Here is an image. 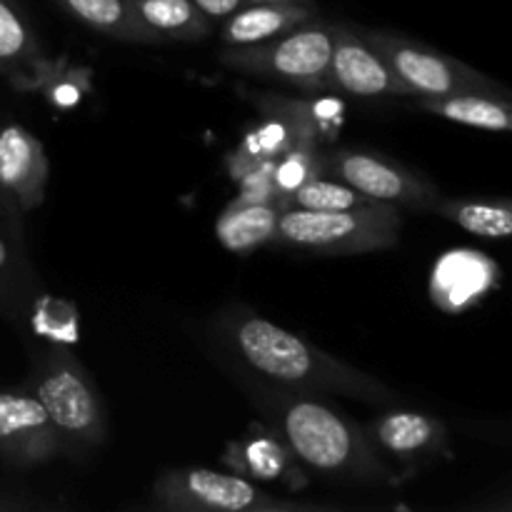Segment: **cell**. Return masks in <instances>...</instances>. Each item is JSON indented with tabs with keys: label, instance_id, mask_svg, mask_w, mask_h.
Returning a JSON list of instances; mask_svg holds the SVG:
<instances>
[{
	"label": "cell",
	"instance_id": "1",
	"mask_svg": "<svg viewBox=\"0 0 512 512\" xmlns=\"http://www.w3.org/2000/svg\"><path fill=\"white\" fill-rule=\"evenodd\" d=\"M220 348L245 370L280 390L310 395H345L370 405H395L398 395L383 380L325 353L300 335L280 328L243 305H230L215 318Z\"/></svg>",
	"mask_w": 512,
	"mask_h": 512
},
{
	"label": "cell",
	"instance_id": "2",
	"mask_svg": "<svg viewBox=\"0 0 512 512\" xmlns=\"http://www.w3.org/2000/svg\"><path fill=\"white\" fill-rule=\"evenodd\" d=\"M285 448L313 473L340 483L393 485V470L380 458L368 430L310 393L275 390L258 398Z\"/></svg>",
	"mask_w": 512,
	"mask_h": 512
},
{
	"label": "cell",
	"instance_id": "3",
	"mask_svg": "<svg viewBox=\"0 0 512 512\" xmlns=\"http://www.w3.org/2000/svg\"><path fill=\"white\" fill-rule=\"evenodd\" d=\"M33 395L43 405L65 458L88 455L108 438L100 395L75 355L58 348L45 350L35 365Z\"/></svg>",
	"mask_w": 512,
	"mask_h": 512
},
{
	"label": "cell",
	"instance_id": "4",
	"mask_svg": "<svg viewBox=\"0 0 512 512\" xmlns=\"http://www.w3.org/2000/svg\"><path fill=\"white\" fill-rule=\"evenodd\" d=\"M403 215L398 205L373 203L350 210L285 208L275 240L315 255H363L398 245Z\"/></svg>",
	"mask_w": 512,
	"mask_h": 512
},
{
	"label": "cell",
	"instance_id": "5",
	"mask_svg": "<svg viewBox=\"0 0 512 512\" xmlns=\"http://www.w3.org/2000/svg\"><path fill=\"white\" fill-rule=\"evenodd\" d=\"M148 505L163 512H318L323 503L288 500L233 473L210 468H178L158 475Z\"/></svg>",
	"mask_w": 512,
	"mask_h": 512
},
{
	"label": "cell",
	"instance_id": "6",
	"mask_svg": "<svg viewBox=\"0 0 512 512\" xmlns=\"http://www.w3.org/2000/svg\"><path fill=\"white\" fill-rule=\"evenodd\" d=\"M333 43L335 23L315 18L265 43L223 50L220 63L250 78L278 80L303 93H325Z\"/></svg>",
	"mask_w": 512,
	"mask_h": 512
},
{
	"label": "cell",
	"instance_id": "7",
	"mask_svg": "<svg viewBox=\"0 0 512 512\" xmlns=\"http://www.w3.org/2000/svg\"><path fill=\"white\" fill-rule=\"evenodd\" d=\"M360 35L410 90V98H420V95L440 98V95L455 93H488L510 98L503 85L480 70L460 63L453 55H445L390 30H360Z\"/></svg>",
	"mask_w": 512,
	"mask_h": 512
},
{
	"label": "cell",
	"instance_id": "8",
	"mask_svg": "<svg viewBox=\"0 0 512 512\" xmlns=\"http://www.w3.org/2000/svg\"><path fill=\"white\" fill-rule=\"evenodd\" d=\"M320 170L365 198L410 210H433L440 190L433 180L405 168L398 160L368 150L335 148L320 155Z\"/></svg>",
	"mask_w": 512,
	"mask_h": 512
},
{
	"label": "cell",
	"instance_id": "9",
	"mask_svg": "<svg viewBox=\"0 0 512 512\" xmlns=\"http://www.w3.org/2000/svg\"><path fill=\"white\" fill-rule=\"evenodd\" d=\"M325 88L350 98H410V90L370 48L360 30L345 23H335V43Z\"/></svg>",
	"mask_w": 512,
	"mask_h": 512
},
{
	"label": "cell",
	"instance_id": "10",
	"mask_svg": "<svg viewBox=\"0 0 512 512\" xmlns=\"http://www.w3.org/2000/svg\"><path fill=\"white\" fill-rule=\"evenodd\" d=\"M0 453L15 465H40L60 458L58 435L33 390L0 393Z\"/></svg>",
	"mask_w": 512,
	"mask_h": 512
},
{
	"label": "cell",
	"instance_id": "11",
	"mask_svg": "<svg viewBox=\"0 0 512 512\" xmlns=\"http://www.w3.org/2000/svg\"><path fill=\"white\" fill-rule=\"evenodd\" d=\"M50 163L38 135L18 123L0 130V190L18 213L38 208L48 188Z\"/></svg>",
	"mask_w": 512,
	"mask_h": 512
},
{
	"label": "cell",
	"instance_id": "12",
	"mask_svg": "<svg viewBox=\"0 0 512 512\" xmlns=\"http://www.w3.org/2000/svg\"><path fill=\"white\" fill-rule=\"evenodd\" d=\"M378 450L398 463L418 465L448 455V430L438 418L420 410H388L368 428Z\"/></svg>",
	"mask_w": 512,
	"mask_h": 512
},
{
	"label": "cell",
	"instance_id": "13",
	"mask_svg": "<svg viewBox=\"0 0 512 512\" xmlns=\"http://www.w3.org/2000/svg\"><path fill=\"white\" fill-rule=\"evenodd\" d=\"M318 18L315 5L303 3H245L243 8L228 15L220 30V40L228 48L253 45L273 40L278 35L290 33L300 25Z\"/></svg>",
	"mask_w": 512,
	"mask_h": 512
},
{
	"label": "cell",
	"instance_id": "14",
	"mask_svg": "<svg viewBox=\"0 0 512 512\" xmlns=\"http://www.w3.org/2000/svg\"><path fill=\"white\" fill-rule=\"evenodd\" d=\"M280 213H283L280 203L270 200H235L215 223V235L225 250L248 255L260 245L275 240Z\"/></svg>",
	"mask_w": 512,
	"mask_h": 512
},
{
	"label": "cell",
	"instance_id": "15",
	"mask_svg": "<svg viewBox=\"0 0 512 512\" xmlns=\"http://www.w3.org/2000/svg\"><path fill=\"white\" fill-rule=\"evenodd\" d=\"M70 18L83 23L85 28L95 30L108 38L123 40V43H163L143 20L135 13L130 0H53Z\"/></svg>",
	"mask_w": 512,
	"mask_h": 512
},
{
	"label": "cell",
	"instance_id": "16",
	"mask_svg": "<svg viewBox=\"0 0 512 512\" xmlns=\"http://www.w3.org/2000/svg\"><path fill=\"white\" fill-rule=\"evenodd\" d=\"M420 110L468 128L488 130V133H510L512 105L510 98L488 93H455L440 98H415Z\"/></svg>",
	"mask_w": 512,
	"mask_h": 512
},
{
	"label": "cell",
	"instance_id": "17",
	"mask_svg": "<svg viewBox=\"0 0 512 512\" xmlns=\"http://www.w3.org/2000/svg\"><path fill=\"white\" fill-rule=\"evenodd\" d=\"M138 18L160 40H203L210 35L213 20L200 13L193 0H130Z\"/></svg>",
	"mask_w": 512,
	"mask_h": 512
},
{
	"label": "cell",
	"instance_id": "18",
	"mask_svg": "<svg viewBox=\"0 0 512 512\" xmlns=\"http://www.w3.org/2000/svg\"><path fill=\"white\" fill-rule=\"evenodd\" d=\"M430 213L450 220L478 238L503 240L512 235V208L508 200H460L440 195Z\"/></svg>",
	"mask_w": 512,
	"mask_h": 512
},
{
	"label": "cell",
	"instance_id": "19",
	"mask_svg": "<svg viewBox=\"0 0 512 512\" xmlns=\"http://www.w3.org/2000/svg\"><path fill=\"white\" fill-rule=\"evenodd\" d=\"M0 63L25 65L33 75L48 78V60L38 48L28 20L23 18L13 0H0Z\"/></svg>",
	"mask_w": 512,
	"mask_h": 512
},
{
	"label": "cell",
	"instance_id": "20",
	"mask_svg": "<svg viewBox=\"0 0 512 512\" xmlns=\"http://www.w3.org/2000/svg\"><path fill=\"white\" fill-rule=\"evenodd\" d=\"M373 203L365 198L363 193L353 190L350 185L340 183L335 178H323V175H313V178L303 180L295 185L290 193L283 195V210L298 208V210H350L360 208V205Z\"/></svg>",
	"mask_w": 512,
	"mask_h": 512
},
{
	"label": "cell",
	"instance_id": "21",
	"mask_svg": "<svg viewBox=\"0 0 512 512\" xmlns=\"http://www.w3.org/2000/svg\"><path fill=\"white\" fill-rule=\"evenodd\" d=\"M230 450H235V455H228L225 460H235L245 473L260 475V478H278V475H283L285 460H288L285 450L278 443H273V440H253V443L243 445V448L235 445Z\"/></svg>",
	"mask_w": 512,
	"mask_h": 512
},
{
	"label": "cell",
	"instance_id": "22",
	"mask_svg": "<svg viewBox=\"0 0 512 512\" xmlns=\"http://www.w3.org/2000/svg\"><path fill=\"white\" fill-rule=\"evenodd\" d=\"M200 13L208 15L210 20H225L245 5V0H193Z\"/></svg>",
	"mask_w": 512,
	"mask_h": 512
},
{
	"label": "cell",
	"instance_id": "23",
	"mask_svg": "<svg viewBox=\"0 0 512 512\" xmlns=\"http://www.w3.org/2000/svg\"><path fill=\"white\" fill-rule=\"evenodd\" d=\"M8 263H10V250L8 245L3 243V238H0V270L8 268Z\"/></svg>",
	"mask_w": 512,
	"mask_h": 512
},
{
	"label": "cell",
	"instance_id": "24",
	"mask_svg": "<svg viewBox=\"0 0 512 512\" xmlns=\"http://www.w3.org/2000/svg\"><path fill=\"white\" fill-rule=\"evenodd\" d=\"M245 3H303V5H315V0H245Z\"/></svg>",
	"mask_w": 512,
	"mask_h": 512
},
{
	"label": "cell",
	"instance_id": "25",
	"mask_svg": "<svg viewBox=\"0 0 512 512\" xmlns=\"http://www.w3.org/2000/svg\"><path fill=\"white\" fill-rule=\"evenodd\" d=\"M0 198H5V195H3V190H0Z\"/></svg>",
	"mask_w": 512,
	"mask_h": 512
}]
</instances>
